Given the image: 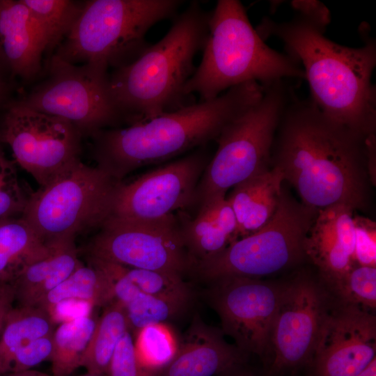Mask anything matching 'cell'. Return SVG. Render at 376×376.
<instances>
[{"label":"cell","instance_id":"obj_2","mask_svg":"<svg viewBox=\"0 0 376 376\" xmlns=\"http://www.w3.org/2000/svg\"><path fill=\"white\" fill-rule=\"evenodd\" d=\"M364 43L359 47L338 44L325 29L298 15L277 22L263 18L256 28L265 40L274 36L301 65L311 99L326 116L368 136L376 132V88L372 76L376 65V42L362 28Z\"/></svg>","mask_w":376,"mask_h":376},{"label":"cell","instance_id":"obj_32","mask_svg":"<svg viewBox=\"0 0 376 376\" xmlns=\"http://www.w3.org/2000/svg\"><path fill=\"white\" fill-rule=\"evenodd\" d=\"M331 288L342 301L373 311L376 307V267L356 265Z\"/></svg>","mask_w":376,"mask_h":376},{"label":"cell","instance_id":"obj_30","mask_svg":"<svg viewBox=\"0 0 376 376\" xmlns=\"http://www.w3.org/2000/svg\"><path fill=\"white\" fill-rule=\"evenodd\" d=\"M124 270L143 293L187 306L193 297L191 288L178 274L126 266Z\"/></svg>","mask_w":376,"mask_h":376},{"label":"cell","instance_id":"obj_24","mask_svg":"<svg viewBox=\"0 0 376 376\" xmlns=\"http://www.w3.org/2000/svg\"><path fill=\"white\" fill-rule=\"evenodd\" d=\"M51 313L40 306L13 307L8 313L0 334V362L4 374L10 373L15 352L35 339L54 334Z\"/></svg>","mask_w":376,"mask_h":376},{"label":"cell","instance_id":"obj_14","mask_svg":"<svg viewBox=\"0 0 376 376\" xmlns=\"http://www.w3.org/2000/svg\"><path fill=\"white\" fill-rule=\"evenodd\" d=\"M203 149L117 186L111 217L155 219L196 203L200 179L209 162Z\"/></svg>","mask_w":376,"mask_h":376},{"label":"cell","instance_id":"obj_21","mask_svg":"<svg viewBox=\"0 0 376 376\" xmlns=\"http://www.w3.org/2000/svg\"><path fill=\"white\" fill-rule=\"evenodd\" d=\"M180 224L185 246L195 265L238 240L236 218L226 197L202 203L195 218Z\"/></svg>","mask_w":376,"mask_h":376},{"label":"cell","instance_id":"obj_38","mask_svg":"<svg viewBox=\"0 0 376 376\" xmlns=\"http://www.w3.org/2000/svg\"><path fill=\"white\" fill-rule=\"evenodd\" d=\"M15 301V293L13 284L10 282L0 281V334L8 313L13 308ZM3 374L0 362V375Z\"/></svg>","mask_w":376,"mask_h":376},{"label":"cell","instance_id":"obj_3","mask_svg":"<svg viewBox=\"0 0 376 376\" xmlns=\"http://www.w3.org/2000/svg\"><path fill=\"white\" fill-rule=\"evenodd\" d=\"M263 93V86L249 81L212 100L185 105L125 128L100 130L91 136L96 166L121 182L137 169L203 146L256 104Z\"/></svg>","mask_w":376,"mask_h":376},{"label":"cell","instance_id":"obj_5","mask_svg":"<svg viewBox=\"0 0 376 376\" xmlns=\"http://www.w3.org/2000/svg\"><path fill=\"white\" fill-rule=\"evenodd\" d=\"M198 67L186 83V96L201 100L249 81L262 86L288 79H305L299 61L268 46L251 25L242 3L219 0L210 13L208 34Z\"/></svg>","mask_w":376,"mask_h":376},{"label":"cell","instance_id":"obj_10","mask_svg":"<svg viewBox=\"0 0 376 376\" xmlns=\"http://www.w3.org/2000/svg\"><path fill=\"white\" fill-rule=\"evenodd\" d=\"M108 69L98 63L72 64L53 54L47 78L20 101L69 121L83 136L91 137L123 121L111 94Z\"/></svg>","mask_w":376,"mask_h":376},{"label":"cell","instance_id":"obj_1","mask_svg":"<svg viewBox=\"0 0 376 376\" xmlns=\"http://www.w3.org/2000/svg\"><path fill=\"white\" fill-rule=\"evenodd\" d=\"M368 136L331 119L311 98L301 100L294 93L275 134L274 166L308 207L319 211L343 203L362 209L368 204L371 182Z\"/></svg>","mask_w":376,"mask_h":376},{"label":"cell","instance_id":"obj_41","mask_svg":"<svg viewBox=\"0 0 376 376\" xmlns=\"http://www.w3.org/2000/svg\"><path fill=\"white\" fill-rule=\"evenodd\" d=\"M241 368L242 367L233 369L217 376H256L251 373L242 370Z\"/></svg>","mask_w":376,"mask_h":376},{"label":"cell","instance_id":"obj_28","mask_svg":"<svg viewBox=\"0 0 376 376\" xmlns=\"http://www.w3.org/2000/svg\"><path fill=\"white\" fill-rule=\"evenodd\" d=\"M45 41L46 51L61 44L80 15L84 5L69 0H22Z\"/></svg>","mask_w":376,"mask_h":376},{"label":"cell","instance_id":"obj_42","mask_svg":"<svg viewBox=\"0 0 376 376\" xmlns=\"http://www.w3.org/2000/svg\"><path fill=\"white\" fill-rule=\"evenodd\" d=\"M7 93V85L0 78V107L4 100Z\"/></svg>","mask_w":376,"mask_h":376},{"label":"cell","instance_id":"obj_7","mask_svg":"<svg viewBox=\"0 0 376 376\" xmlns=\"http://www.w3.org/2000/svg\"><path fill=\"white\" fill-rule=\"evenodd\" d=\"M285 80L264 85L262 98L221 130L198 182L196 203L226 197L230 188L269 169L276 130L294 93Z\"/></svg>","mask_w":376,"mask_h":376},{"label":"cell","instance_id":"obj_23","mask_svg":"<svg viewBox=\"0 0 376 376\" xmlns=\"http://www.w3.org/2000/svg\"><path fill=\"white\" fill-rule=\"evenodd\" d=\"M49 251L21 216L0 220V281L12 282L24 267Z\"/></svg>","mask_w":376,"mask_h":376},{"label":"cell","instance_id":"obj_34","mask_svg":"<svg viewBox=\"0 0 376 376\" xmlns=\"http://www.w3.org/2000/svg\"><path fill=\"white\" fill-rule=\"evenodd\" d=\"M159 372L146 368L139 361L130 331L123 336L112 356L108 376H157Z\"/></svg>","mask_w":376,"mask_h":376},{"label":"cell","instance_id":"obj_19","mask_svg":"<svg viewBox=\"0 0 376 376\" xmlns=\"http://www.w3.org/2000/svg\"><path fill=\"white\" fill-rule=\"evenodd\" d=\"M0 45L13 75L31 80L40 72L46 46L22 0H0Z\"/></svg>","mask_w":376,"mask_h":376},{"label":"cell","instance_id":"obj_25","mask_svg":"<svg viewBox=\"0 0 376 376\" xmlns=\"http://www.w3.org/2000/svg\"><path fill=\"white\" fill-rule=\"evenodd\" d=\"M72 300L105 307L114 301L112 281L103 270L88 263L49 292L37 306L51 313L56 305Z\"/></svg>","mask_w":376,"mask_h":376},{"label":"cell","instance_id":"obj_26","mask_svg":"<svg viewBox=\"0 0 376 376\" xmlns=\"http://www.w3.org/2000/svg\"><path fill=\"white\" fill-rule=\"evenodd\" d=\"M128 330V322L123 304L113 301L106 306L97 320L81 367H84L87 373L91 375H107L116 347Z\"/></svg>","mask_w":376,"mask_h":376},{"label":"cell","instance_id":"obj_33","mask_svg":"<svg viewBox=\"0 0 376 376\" xmlns=\"http://www.w3.org/2000/svg\"><path fill=\"white\" fill-rule=\"evenodd\" d=\"M13 161L6 157L0 145V220L22 215L27 201Z\"/></svg>","mask_w":376,"mask_h":376},{"label":"cell","instance_id":"obj_11","mask_svg":"<svg viewBox=\"0 0 376 376\" xmlns=\"http://www.w3.org/2000/svg\"><path fill=\"white\" fill-rule=\"evenodd\" d=\"M86 251L89 258L182 277L195 266L185 244L180 221L173 214L155 219L111 216Z\"/></svg>","mask_w":376,"mask_h":376},{"label":"cell","instance_id":"obj_15","mask_svg":"<svg viewBox=\"0 0 376 376\" xmlns=\"http://www.w3.org/2000/svg\"><path fill=\"white\" fill-rule=\"evenodd\" d=\"M327 306L323 290L306 275L281 284L272 336L270 375L310 365Z\"/></svg>","mask_w":376,"mask_h":376},{"label":"cell","instance_id":"obj_35","mask_svg":"<svg viewBox=\"0 0 376 376\" xmlns=\"http://www.w3.org/2000/svg\"><path fill=\"white\" fill-rule=\"evenodd\" d=\"M353 222L356 265L376 267L375 222L361 216H354Z\"/></svg>","mask_w":376,"mask_h":376},{"label":"cell","instance_id":"obj_29","mask_svg":"<svg viewBox=\"0 0 376 376\" xmlns=\"http://www.w3.org/2000/svg\"><path fill=\"white\" fill-rule=\"evenodd\" d=\"M136 335V354L146 368L159 372L175 356L178 342L166 324L147 326Z\"/></svg>","mask_w":376,"mask_h":376},{"label":"cell","instance_id":"obj_40","mask_svg":"<svg viewBox=\"0 0 376 376\" xmlns=\"http://www.w3.org/2000/svg\"><path fill=\"white\" fill-rule=\"evenodd\" d=\"M357 376H376V358Z\"/></svg>","mask_w":376,"mask_h":376},{"label":"cell","instance_id":"obj_37","mask_svg":"<svg viewBox=\"0 0 376 376\" xmlns=\"http://www.w3.org/2000/svg\"><path fill=\"white\" fill-rule=\"evenodd\" d=\"M290 5L299 15L311 20L323 29H325L331 22L329 8L319 1L293 0L290 1Z\"/></svg>","mask_w":376,"mask_h":376},{"label":"cell","instance_id":"obj_6","mask_svg":"<svg viewBox=\"0 0 376 376\" xmlns=\"http://www.w3.org/2000/svg\"><path fill=\"white\" fill-rule=\"evenodd\" d=\"M179 0H91L54 54L77 63H98L114 69L137 58L150 44L148 31L173 17Z\"/></svg>","mask_w":376,"mask_h":376},{"label":"cell","instance_id":"obj_4","mask_svg":"<svg viewBox=\"0 0 376 376\" xmlns=\"http://www.w3.org/2000/svg\"><path fill=\"white\" fill-rule=\"evenodd\" d=\"M209 19L210 13L192 2L159 41L109 74L111 94L123 121L131 125L185 106V86L207 39Z\"/></svg>","mask_w":376,"mask_h":376},{"label":"cell","instance_id":"obj_18","mask_svg":"<svg viewBox=\"0 0 376 376\" xmlns=\"http://www.w3.org/2000/svg\"><path fill=\"white\" fill-rule=\"evenodd\" d=\"M224 335L196 315L175 356L157 376H217L241 367L246 354L228 343Z\"/></svg>","mask_w":376,"mask_h":376},{"label":"cell","instance_id":"obj_8","mask_svg":"<svg viewBox=\"0 0 376 376\" xmlns=\"http://www.w3.org/2000/svg\"><path fill=\"white\" fill-rule=\"evenodd\" d=\"M119 182L97 166L79 162L29 195L21 217L45 244L75 240L111 217Z\"/></svg>","mask_w":376,"mask_h":376},{"label":"cell","instance_id":"obj_43","mask_svg":"<svg viewBox=\"0 0 376 376\" xmlns=\"http://www.w3.org/2000/svg\"><path fill=\"white\" fill-rule=\"evenodd\" d=\"M6 65H7V63L6 62V60H5V58H4V56H3L1 45H0V75Z\"/></svg>","mask_w":376,"mask_h":376},{"label":"cell","instance_id":"obj_31","mask_svg":"<svg viewBox=\"0 0 376 376\" xmlns=\"http://www.w3.org/2000/svg\"><path fill=\"white\" fill-rule=\"evenodd\" d=\"M187 306L141 291L124 306L130 331L136 334L143 328L165 324L178 317Z\"/></svg>","mask_w":376,"mask_h":376},{"label":"cell","instance_id":"obj_27","mask_svg":"<svg viewBox=\"0 0 376 376\" xmlns=\"http://www.w3.org/2000/svg\"><path fill=\"white\" fill-rule=\"evenodd\" d=\"M97 320L90 314L63 322L53 334L52 376H69L81 367Z\"/></svg>","mask_w":376,"mask_h":376},{"label":"cell","instance_id":"obj_20","mask_svg":"<svg viewBox=\"0 0 376 376\" xmlns=\"http://www.w3.org/2000/svg\"><path fill=\"white\" fill-rule=\"evenodd\" d=\"M284 178L276 166L235 185L226 198L235 214L238 239L264 227L272 218L281 200Z\"/></svg>","mask_w":376,"mask_h":376},{"label":"cell","instance_id":"obj_17","mask_svg":"<svg viewBox=\"0 0 376 376\" xmlns=\"http://www.w3.org/2000/svg\"><path fill=\"white\" fill-rule=\"evenodd\" d=\"M354 211L343 203L319 210L304 240L305 256L331 287L357 265Z\"/></svg>","mask_w":376,"mask_h":376},{"label":"cell","instance_id":"obj_16","mask_svg":"<svg viewBox=\"0 0 376 376\" xmlns=\"http://www.w3.org/2000/svg\"><path fill=\"white\" fill-rule=\"evenodd\" d=\"M375 353V316L342 301L324 314L309 365L311 376H357Z\"/></svg>","mask_w":376,"mask_h":376},{"label":"cell","instance_id":"obj_22","mask_svg":"<svg viewBox=\"0 0 376 376\" xmlns=\"http://www.w3.org/2000/svg\"><path fill=\"white\" fill-rule=\"evenodd\" d=\"M49 253L24 267L11 282L18 305L37 306L52 290L83 265L75 240L46 244Z\"/></svg>","mask_w":376,"mask_h":376},{"label":"cell","instance_id":"obj_36","mask_svg":"<svg viewBox=\"0 0 376 376\" xmlns=\"http://www.w3.org/2000/svg\"><path fill=\"white\" fill-rule=\"evenodd\" d=\"M53 350V334L41 337L23 345L13 354L10 373L31 370L47 359H50Z\"/></svg>","mask_w":376,"mask_h":376},{"label":"cell","instance_id":"obj_12","mask_svg":"<svg viewBox=\"0 0 376 376\" xmlns=\"http://www.w3.org/2000/svg\"><path fill=\"white\" fill-rule=\"evenodd\" d=\"M82 134L69 121L31 109L20 100L8 104L0 123V143L40 187L81 161Z\"/></svg>","mask_w":376,"mask_h":376},{"label":"cell","instance_id":"obj_13","mask_svg":"<svg viewBox=\"0 0 376 376\" xmlns=\"http://www.w3.org/2000/svg\"><path fill=\"white\" fill-rule=\"evenodd\" d=\"M206 297L218 314L224 334L245 354L272 357V336L281 284L261 279L228 276L209 282Z\"/></svg>","mask_w":376,"mask_h":376},{"label":"cell","instance_id":"obj_39","mask_svg":"<svg viewBox=\"0 0 376 376\" xmlns=\"http://www.w3.org/2000/svg\"><path fill=\"white\" fill-rule=\"evenodd\" d=\"M2 376V375H0ZM6 376H52V375L47 374L43 372H40L36 370H28L21 372L10 373Z\"/></svg>","mask_w":376,"mask_h":376},{"label":"cell","instance_id":"obj_9","mask_svg":"<svg viewBox=\"0 0 376 376\" xmlns=\"http://www.w3.org/2000/svg\"><path fill=\"white\" fill-rule=\"evenodd\" d=\"M318 212L283 189L276 211L264 227L197 263L193 272L210 282L228 276L260 279L284 270L306 256L304 240Z\"/></svg>","mask_w":376,"mask_h":376}]
</instances>
